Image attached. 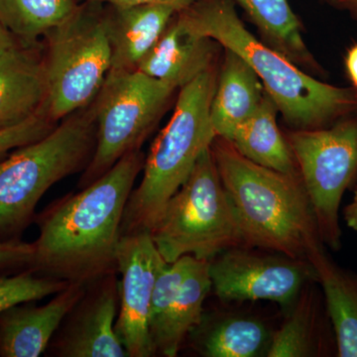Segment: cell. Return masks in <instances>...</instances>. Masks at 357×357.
<instances>
[{
    "mask_svg": "<svg viewBox=\"0 0 357 357\" xmlns=\"http://www.w3.org/2000/svg\"><path fill=\"white\" fill-rule=\"evenodd\" d=\"M145 154L133 150L105 175L38 213L39 236L28 270L84 285L117 273L121 222Z\"/></svg>",
    "mask_w": 357,
    "mask_h": 357,
    "instance_id": "cell-1",
    "label": "cell"
},
{
    "mask_svg": "<svg viewBox=\"0 0 357 357\" xmlns=\"http://www.w3.org/2000/svg\"><path fill=\"white\" fill-rule=\"evenodd\" d=\"M187 29L243 59L294 129L330 126L357 110V91L314 79L280 52L259 41L237 15L234 0H198L177 13Z\"/></svg>",
    "mask_w": 357,
    "mask_h": 357,
    "instance_id": "cell-2",
    "label": "cell"
},
{
    "mask_svg": "<svg viewBox=\"0 0 357 357\" xmlns=\"http://www.w3.org/2000/svg\"><path fill=\"white\" fill-rule=\"evenodd\" d=\"M211 148L245 244L305 261L323 246L300 176L258 165L222 137Z\"/></svg>",
    "mask_w": 357,
    "mask_h": 357,
    "instance_id": "cell-3",
    "label": "cell"
},
{
    "mask_svg": "<svg viewBox=\"0 0 357 357\" xmlns=\"http://www.w3.org/2000/svg\"><path fill=\"white\" fill-rule=\"evenodd\" d=\"M218 75L215 64L180 89L170 121L145 157L142 180L129 196L121 236L151 232L169 199L217 137L211 126V105Z\"/></svg>",
    "mask_w": 357,
    "mask_h": 357,
    "instance_id": "cell-4",
    "label": "cell"
},
{
    "mask_svg": "<svg viewBox=\"0 0 357 357\" xmlns=\"http://www.w3.org/2000/svg\"><path fill=\"white\" fill-rule=\"evenodd\" d=\"M96 145L93 105L68 115L44 138L0 161V243L21 241L52 185L84 171Z\"/></svg>",
    "mask_w": 357,
    "mask_h": 357,
    "instance_id": "cell-5",
    "label": "cell"
},
{
    "mask_svg": "<svg viewBox=\"0 0 357 357\" xmlns=\"http://www.w3.org/2000/svg\"><path fill=\"white\" fill-rule=\"evenodd\" d=\"M150 236L167 263L185 255L211 260L245 244L211 147L169 199Z\"/></svg>",
    "mask_w": 357,
    "mask_h": 357,
    "instance_id": "cell-6",
    "label": "cell"
},
{
    "mask_svg": "<svg viewBox=\"0 0 357 357\" xmlns=\"http://www.w3.org/2000/svg\"><path fill=\"white\" fill-rule=\"evenodd\" d=\"M176 89L137 70L107 75L91 103L96 145L77 185L79 190L105 175L124 155L141 149Z\"/></svg>",
    "mask_w": 357,
    "mask_h": 357,
    "instance_id": "cell-7",
    "label": "cell"
},
{
    "mask_svg": "<svg viewBox=\"0 0 357 357\" xmlns=\"http://www.w3.org/2000/svg\"><path fill=\"white\" fill-rule=\"evenodd\" d=\"M46 39L47 114L60 122L93 103L112 66L105 16L77 7Z\"/></svg>",
    "mask_w": 357,
    "mask_h": 357,
    "instance_id": "cell-8",
    "label": "cell"
},
{
    "mask_svg": "<svg viewBox=\"0 0 357 357\" xmlns=\"http://www.w3.org/2000/svg\"><path fill=\"white\" fill-rule=\"evenodd\" d=\"M286 139L311 201L321 243L338 250L340 203L357 178V110L326 128L295 129Z\"/></svg>",
    "mask_w": 357,
    "mask_h": 357,
    "instance_id": "cell-9",
    "label": "cell"
},
{
    "mask_svg": "<svg viewBox=\"0 0 357 357\" xmlns=\"http://www.w3.org/2000/svg\"><path fill=\"white\" fill-rule=\"evenodd\" d=\"M167 264L149 232L121 236L117 250L119 309L114 328L129 357L156 354L150 333V309L155 282Z\"/></svg>",
    "mask_w": 357,
    "mask_h": 357,
    "instance_id": "cell-10",
    "label": "cell"
},
{
    "mask_svg": "<svg viewBox=\"0 0 357 357\" xmlns=\"http://www.w3.org/2000/svg\"><path fill=\"white\" fill-rule=\"evenodd\" d=\"M211 288L225 301H272L282 306L297 299L305 282L314 277L305 260L266 257L241 249L210 260Z\"/></svg>",
    "mask_w": 357,
    "mask_h": 357,
    "instance_id": "cell-11",
    "label": "cell"
},
{
    "mask_svg": "<svg viewBox=\"0 0 357 357\" xmlns=\"http://www.w3.org/2000/svg\"><path fill=\"white\" fill-rule=\"evenodd\" d=\"M119 280L112 273L88 284L49 347L59 357H129L115 332Z\"/></svg>",
    "mask_w": 357,
    "mask_h": 357,
    "instance_id": "cell-12",
    "label": "cell"
},
{
    "mask_svg": "<svg viewBox=\"0 0 357 357\" xmlns=\"http://www.w3.org/2000/svg\"><path fill=\"white\" fill-rule=\"evenodd\" d=\"M86 285L70 283L44 306L20 303L0 312V356L38 357L46 351Z\"/></svg>",
    "mask_w": 357,
    "mask_h": 357,
    "instance_id": "cell-13",
    "label": "cell"
},
{
    "mask_svg": "<svg viewBox=\"0 0 357 357\" xmlns=\"http://www.w3.org/2000/svg\"><path fill=\"white\" fill-rule=\"evenodd\" d=\"M34 47L15 45L0 55V130L22 123L46 105L45 60Z\"/></svg>",
    "mask_w": 357,
    "mask_h": 357,
    "instance_id": "cell-14",
    "label": "cell"
},
{
    "mask_svg": "<svg viewBox=\"0 0 357 357\" xmlns=\"http://www.w3.org/2000/svg\"><path fill=\"white\" fill-rule=\"evenodd\" d=\"M177 13L136 70L180 89L215 64L217 42L190 31Z\"/></svg>",
    "mask_w": 357,
    "mask_h": 357,
    "instance_id": "cell-15",
    "label": "cell"
},
{
    "mask_svg": "<svg viewBox=\"0 0 357 357\" xmlns=\"http://www.w3.org/2000/svg\"><path fill=\"white\" fill-rule=\"evenodd\" d=\"M176 13L175 8L164 4L114 7V13L105 16L112 48L109 74L137 69Z\"/></svg>",
    "mask_w": 357,
    "mask_h": 357,
    "instance_id": "cell-16",
    "label": "cell"
},
{
    "mask_svg": "<svg viewBox=\"0 0 357 357\" xmlns=\"http://www.w3.org/2000/svg\"><path fill=\"white\" fill-rule=\"evenodd\" d=\"M265 89L250 66L225 49L211 105V121L217 137L229 140L261 105Z\"/></svg>",
    "mask_w": 357,
    "mask_h": 357,
    "instance_id": "cell-17",
    "label": "cell"
},
{
    "mask_svg": "<svg viewBox=\"0 0 357 357\" xmlns=\"http://www.w3.org/2000/svg\"><path fill=\"white\" fill-rule=\"evenodd\" d=\"M307 261L323 290L337 356L357 357V275L337 266L323 246L310 251Z\"/></svg>",
    "mask_w": 357,
    "mask_h": 357,
    "instance_id": "cell-18",
    "label": "cell"
},
{
    "mask_svg": "<svg viewBox=\"0 0 357 357\" xmlns=\"http://www.w3.org/2000/svg\"><path fill=\"white\" fill-rule=\"evenodd\" d=\"M211 289L210 260H195L158 330L152 335L156 354L177 356L185 337L201 325L203 305Z\"/></svg>",
    "mask_w": 357,
    "mask_h": 357,
    "instance_id": "cell-19",
    "label": "cell"
},
{
    "mask_svg": "<svg viewBox=\"0 0 357 357\" xmlns=\"http://www.w3.org/2000/svg\"><path fill=\"white\" fill-rule=\"evenodd\" d=\"M278 112L265 91L255 114L236 128L229 141L239 153L258 165L288 175L300 176L288 141L277 126Z\"/></svg>",
    "mask_w": 357,
    "mask_h": 357,
    "instance_id": "cell-20",
    "label": "cell"
},
{
    "mask_svg": "<svg viewBox=\"0 0 357 357\" xmlns=\"http://www.w3.org/2000/svg\"><path fill=\"white\" fill-rule=\"evenodd\" d=\"M257 26L266 44L306 70L321 73V66L303 38L300 20L289 0H234Z\"/></svg>",
    "mask_w": 357,
    "mask_h": 357,
    "instance_id": "cell-21",
    "label": "cell"
},
{
    "mask_svg": "<svg viewBox=\"0 0 357 357\" xmlns=\"http://www.w3.org/2000/svg\"><path fill=\"white\" fill-rule=\"evenodd\" d=\"M331 338L311 291H305L290 317L272 337L269 357L321 356L331 349Z\"/></svg>",
    "mask_w": 357,
    "mask_h": 357,
    "instance_id": "cell-22",
    "label": "cell"
},
{
    "mask_svg": "<svg viewBox=\"0 0 357 357\" xmlns=\"http://www.w3.org/2000/svg\"><path fill=\"white\" fill-rule=\"evenodd\" d=\"M77 9L74 0H0V22L22 45L34 46Z\"/></svg>",
    "mask_w": 357,
    "mask_h": 357,
    "instance_id": "cell-23",
    "label": "cell"
},
{
    "mask_svg": "<svg viewBox=\"0 0 357 357\" xmlns=\"http://www.w3.org/2000/svg\"><path fill=\"white\" fill-rule=\"evenodd\" d=\"M263 324L248 318H229L201 338L199 349L208 357H255L267 342Z\"/></svg>",
    "mask_w": 357,
    "mask_h": 357,
    "instance_id": "cell-24",
    "label": "cell"
},
{
    "mask_svg": "<svg viewBox=\"0 0 357 357\" xmlns=\"http://www.w3.org/2000/svg\"><path fill=\"white\" fill-rule=\"evenodd\" d=\"M69 282L42 276L31 270L7 275L0 272V312L20 303L33 302L56 295L64 290Z\"/></svg>",
    "mask_w": 357,
    "mask_h": 357,
    "instance_id": "cell-25",
    "label": "cell"
},
{
    "mask_svg": "<svg viewBox=\"0 0 357 357\" xmlns=\"http://www.w3.org/2000/svg\"><path fill=\"white\" fill-rule=\"evenodd\" d=\"M195 260L196 257L194 256H183L175 262L168 263L157 277L150 309L151 338L165 318L167 312L170 309L181 285L194 265Z\"/></svg>",
    "mask_w": 357,
    "mask_h": 357,
    "instance_id": "cell-26",
    "label": "cell"
},
{
    "mask_svg": "<svg viewBox=\"0 0 357 357\" xmlns=\"http://www.w3.org/2000/svg\"><path fill=\"white\" fill-rule=\"evenodd\" d=\"M58 126L47 114L46 105L27 121L0 130V161L6 158L11 151L18 148L36 142L53 130Z\"/></svg>",
    "mask_w": 357,
    "mask_h": 357,
    "instance_id": "cell-27",
    "label": "cell"
},
{
    "mask_svg": "<svg viewBox=\"0 0 357 357\" xmlns=\"http://www.w3.org/2000/svg\"><path fill=\"white\" fill-rule=\"evenodd\" d=\"M34 252L33 243L22 241L0 243V272L28 269Z\"/></svg>",
    "mask_w": 357,
    "mask_h": 357,
    "instance_id": "cell-28",
    "label": "cell"
},
{
    "mask_svg": "<svg viewBox=\"0 0 357 357\" xmlns=\"http://www.w3.org/2000/svg\"><path fill=\"white\" fill-rule=\"evenodd\" d=\"M89 2H107L114 7H131L145 6V4H164L175 8L177 13L192 6L198 0H88Z\"/></svg>",
    "mask_w": 357,
    "mask_h": 357,
    "instance_id": "cell-29",
    "label": "cell"
},
{
    "mask_svg": "<svg viewBox=\"0 0 357 357\" xmlns=\"http://www.w3.org/2000/svg\"><path fill=\"white\" fill-rule=\"evenodd\" d=\"M344 64L347 76L351 82L352 89L357 91V43L352 45L347 51Z\"/></svg>",
    "mask_w": 357,
    "mask_h": 357,
    "instance_id": "cell-30",
    "label": "cell"
},
{
    "mask_svg": "<svg viewBox=\"0 0 357 357\" xmlns=\"http://www.w3.org/2000/svg\"><path fill=\"white\" fill-rule=\"evenodd\" d=\"M326 1L333 8L349 13L354 20L357 21V0H326Z\"/></svg>",
    "mask_w": 357,
    "mask_h": 357,
    "instance_id": "cell-31",
    "label": "cell"
},
{
    "mask_svg": "<svg viewBox=\"0 0 357 357\" xmlns=\"http://www.w3.org/2000/svg\"><path fill=\"white\" fill-rule=\"evenodd\" d=\"M344 215L347 225L357 234V190L351 203L345 206Z\"/></svg>",
    "mask_w": 357,
    "mask_h": 357,
    "instance_id": "cell-32",
    "label": "cell"
},
{
    "mask_svg": "<svg viewBox=\"0 0 357 357\" xmlns=\"http://www.w3.org/2000/svg\"><path fill=\"white\" fill-rule=\"evenodd\" d=\"M15 37L0 22V55L15 46Z\"/></svg>",
    "mask_w": 357,
    "mask_h": 357,
    "instance_id": "cell-33",
    "label": "cell"
}]
</instances>
